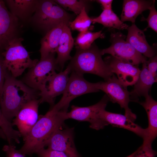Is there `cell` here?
Instances as JSON below:
<instances>
[{"instance_id": "obj_1", "label": "cell", "mask_w": 157, "mask_h": 157, "mask_svg": "<svg viewBox=\"0 0 157 157\" xmlns=\"http://www.w3.org/2000/svg\"><path fill=\"white\" fill-rule=\"evenodd\" d=\"M63 112H55L51 108L38 119L26 137L24 143L19 150L25 155H31L44 148L46 144L53 133L61 127L66 120Z\"/></svg>"}, {"instance_id": "obj_2", "label": "cell", "mask_w": 157, "mask_h": 157, "mask_svg": "<svg viewBox=\"0 0 157 157\" xmlns=\"http://www.w3.org/2000/svg\"><path fill=\"white\" fill-rule=\"evenodd\" d=\"M37 91L12 76L7 70L0 96L1 108L4 117L10 122L26 103L37 99Z\"/></svg>"}, {"instance_id": "obj_3", "label": "cell", "mask_w": 157, "mask_h": 157, "mask_svg": "<svg viewBox=\"0 0 157 157\" xmlns=\"http://www.w3.org/2000/svg\"><path fill=\"white\" fill-rule=\"evenodd\" d=\"M101 56L100 50L94 43L88 49L77 48L76 53L68 65L71 72L83 75L85 73L94 74L106 81L114 74Z\"/></svg>"}, {"instance_id": "obj_4", "label": "cell", "mask_w": 157, "mask_h": 157, "mask_svg": "<svg viewBox=\"0 0 157 157\" xmlns=\"http://www.w3.org/2000/svg\"><path fill=\"white\" fill-rule=\"evenodd\" d=\"M33 23L46 33L62 23L68 26L71 15L54 0H39L31 18Z\"/></svg>"}, {"instance_id": "obj_5", "label": "cell", "mask_w": 157, "mask_h": 157, "mask_svg": "<svg viewBox=\"0 0 157 157\" xmlns=\"http://www.w3.org/2000/svg\"><path fill=\"white\" fill-rule=\"evenodd\" d=\"M23 40L19 37L14 39L1 53L7 70L15 78L21 75L26 69L33 67L39 61L30 58L22 44Z\"/></svg>"}, {"instance_id": "obj_6", "label": "cell", "mask_w": 157, "mask_h": 157, "mask_svg": "<svg viewBox=\"0 0 157 157\" xmlns=\"http://www.w3.org/2000/svg\"><path fill=\"white\" fill-rule=\"evenodd\" d=\"M99 82H89L85 79L83 75L71 72L62 98L50 108L55 112H67L69 104L72 100L85 94L99 91Z\"/></svg>"}, {"instance_id": "obj_7", "label": "cell", "mask_w": 157, "mask_h": 157, "mask_svg": "<svg viewBox=\"0 0 157 157\" xmlns=\"http://www.w3.org/2000/svg\"><path fill=\"white\" fill-rule=\"evenodd\" d=\"M126 37L120 32H112L110 40L111 44L108 48L100 50L102 56L109 54L117 59L138 66L146 63L147 58L125 40Z\"/></svg>"}, {"instance_id": "obj_8", "label": "cell", "mask_w": 157, "mask_h": 157, "mask_svg": "<svg viewBox=\"0 0 157 157\" xmlns=\"http://www.w3.org/2000/svg\"><path fill=\"white\" fill-rule=\"evenodd\" d=\"M109 101L106 94L99 101L94 105L85 107L72 105L70 112H65V118L88 122L90 128L97 130L102 129L108 124L101 117L100 112L105 109Z\"/></svg>"}, {"instance_id": "obj_9", "label": "cell", "mask_w": 157, "mask_h": 157, "mask_svg": "<svg viewBox=\"0 0 157 157\" xmlns=\"http://www.w3.org/2000/svg\"><path fill=\"white\" fill-rule=\"evenodd\" d=\"M55 53H50L29 69L22 81L27 85L40 91L47 80L59 69L56 62Z\"/></svg>"}, {"instance_id": "obj_10", "label": "cell", "mask_w": 157, "mask_h": 157, "mask_svg": "<svg viewBox=\"0 0 157 157\" xmlns=\"http://www.w3.org/2000/svg\"><path fill=\"white\" fill-rule=\"evenodd\" d=\"M127 87L114 74L104 82H99L98 89L106 94L109 101L118 104L121 108H124L125 111L124 115L134 122L136 116L129 107V103L131 101L130 92L127 90Z\"/></svg>"}, {"instance_id": "obj_11", "label": "cell", "mask_w": 157, "mask_h": 157, "mask_svg": "<svg viewBox=\"0 0 157 157\" xmlns=\"http://www.w3.org/2000/svg\"><path fill=\"white\" fill-rule=\"evenodd\" d=\"M71 72V69L68 65L64 71L56 73L47 80L39 93L40 97V104L47 102L51 107L54 105L56 97L63 94L65 90Z\"/></svg>"}, {"instance_id": "obj_12", "label": "cell", "mask_w": 157, "mask_h": 157, "mask_svg": "<svg viewBox=\"0 0 157 157\" xmlns=\"http://www.w3.org/2000/svg\"><path fill=\"white\" fill-rule=\"evenodd\" d=\"M19 20L8 10L4 1L0 0V53L14 39L19 37Z\"/></svg>"}, {"instance_id": "obj_13", "label": "cell", "mask_w": 157, "mask_h": 157, "mask_svg": "<svg viewBox=\"0 0 157 157\" xmlns=\"http://www.w3.org/2000/svg\"><path fill=\"white\" fill-rule=\"evenodd\" d=\"M40 99H35L26 103L22 107L12 123L17 127L24 140L37 122L39 117L38 108Z\"/></svg>"}, {"instance_id": "obj_14", "label": "cell", "mask_w": 157, "mask_h": 157, "mask_svg": "<svg viewBox=\"0 0 157 157\" xmlns=\"http://www.w3.org/2000/svg\"><path fill=\"white\" fill-rule=\"evenodd\" d=\"M47 148L63 152L70 157H80L74 140V128L56 130L47 142Z\"/></svg>"}, {"instance_id": "obj_15", "label": "cell", "mask_w": 157, "mask_h": 157, "mask_svg": "<svg viewBox=\"0 0 157 157\" xmlns=\"http://www.w3.org/2000/svg\"><path fill=\"white\" fill-rule=\"evenodd\" d=\"M104 60L109 66L112 72L116 74L117 78L124 85L127 87L135 83L140 71L138 66L111 55L106 57Z\"/></svg>"}, {"instance_id": "obj_16", "label": "cell", "mask_w": 157, "mask_h": 157, "mask_svg": "<svg viewBox=\"0 0 157 157\" xmlns=\"http://www.w3.org/2000/svg\"><path fill=\"white\" fill-rule=\"evenodd\" d=\"M100 115L108 125L128 130L142 138L143 141L145 139L147 134L146 129L142 128L125 115L109 112L104 109L101 110Z\"/></svg>"}, {"instance_id": "obj_17", "label": "cell", "mask_w": 157, "mask_h": 157, "mask_svg": "<svg viewBox=\"0 0 157 157\" xmlns=\"http://www.w3.org/2000/svg\"><path fill=\"white\" fill-rule=\"evenodd\" d=\"M144 97V101L138 102L145 110L148 119L146 136L142 144L151 146L157 136V102L149 94Z\"/></svg>"}, {"instance_id": "obj_18", "label": "cell", "mask_w": 157, "mask_h": 157, "mask_svg": "<svg viewBox=\"0 0 157 157\" xmlns=\"http://www.w3.org/2000/svg\"><path fill=\"white\" fill-rule=\"evenodd\" d=\"M126 41L138 52L147 58L156 55V51L147 42L143 30L139 28L135 24H132L128 28Z\"/></svg>"}, {"instance_id": "obj_19", "label": "cell", "mask_w": 157, "mask_h": 157, "mask_svg": "<svg viewBox=\"0 0 157 157\" xmlns=\"http://www.w3.org/2000/svg\"><path fill=\"white\" fill-rule=\"evenodd\" d=\"M156 82L157 79L148 70L146 63H142L138 78L130 92L131 101L138 102V97L148 95L153 84Z\"/></svg>"}, {"instance_id": "obj_20", "label": "cell", "mask_w": 157, "mask_h": 157, "mask_svg": "<svg viewBox=\"0 0 157 157\" xmlns=\"http://www.w3.org/2000/svg\"><path fill=\"white\" fill-rule=\"evenodd\" d=\"M11 14L19 21H26L32 17L38 4V0L4 1Z\"/></svg>"}, {"instance_id": "obj_21", "label": "cell", "mask_w": 157, "mask_h": 157, "mask_svg": "<svg viewBox=\"0 0 157 157\" xmlns=\"http://www.w3.org/2000/svg\"><path fill=\"white\" fill-rule=\"evenodd\" d=\"M74 40L68 25L64 26L58 46L56 50L57 53L56 62L59 69L62 70L65 63L71 60L70 53L74 45Z\"/></svg>"}, {"instance_id": "obj_22", "label": "cell", "mask_w": 157, "mask_h": 157, "mask_svg": "<svg viewBox=\"0 0 157 157\" xmlns=\"http://www.w3.org/2000/svg\"><path fill=\"white\" fill-rule=\"evenodd\" d=\"M153 0H124L121 15L123 22L130 21L134 24L137 17L143 11L149 10Z\"/></svg>"}, {"instance_id": "obj_23", "label": "cell", "mask_w": 157, "mask_h": 157, "mask_svg": "<svg viewBox=\"0 0 157 157\" xmlns=\"http://www.w3.org/2000/svg\"><path fill=\"white\" fill-rule=\"evenodd\" d=\"M66 24L65 23L60 24L47 32L42 39L39 50L41 55L40 60L45 58L50 53H56V50Z\"/></svg>"}, {"instance_id": "obj_24", "label": "cell", "mask_w": 157, "mask_h": 157, "mask_svg": "<svg viewBox=\"0 0 157 157\" xmlns=\"http://www.w3.org/2000/svg\"><path fill=\"white\" fill-rule=\"evenodd\" d=\"M92 19L93 23H99L105 27L123 30L128 29L129 27L121 21L112 10H103L99 16Z\"/></svg>"}, {"instance_id": "obj_25", "label": "cell", "mask_w": 157, "mask_h": 157, "mask_svg": "<svg viewBox=\"0 0 157 157\" xmlns=\"http://www.w3.org/2000/svg\"><path fill=\"white\" fill-rule=\"evenodd\" d=\"M101 31L93 32L88 31L80 32L77 35L75 42L76 48L81 49L89 48L94 41L99 38H103Z\"/></svg>"}, {"instance_id": "obj_26", "label": "cell", "mask_w": 157, "mask_h": 157, "mask_svg": "<svg viewBox=\"0 0 157 157\" xmlns=\"http://www.w3.org/2000/svg\"><path fill=\"white\" fill-rule=\"evenodd\" d=\"M13 126L10 122L7 120L3 115L0 103V127L5 134L9 144H11L13 141L18 143L21 137L19 132L14 129Z\"/></svg>"}, {"instance_id": "obj_27", "label": "cell", "mask_w": 157, "mask_h": 157, "mask_svg": "<svg viewBox=\"0 0 157 157\" xmlns=\"http://www.w3.org/2000/svg\"><path fill=\"white\" fill-rule=\"evenodd\" d=\"M92 22V19L87 15L86 9L84 8L76 18L69 24V26L73 30L80 32L88 31Z\"/></svg>"}, {"instance_id": "obj_28", "label": "cell", "mask_w": 157, "mask_h": 157, "mask_svg": "<svg viewBox=\"0 0 157 157\" xmlns=\"http://www.w3.org/2000/svg\"><path fill=\"white\" fill-rule=\"evenodd\" d=\"M58 4L64 9L69 10L78 15L84 8L86 9L88 1L83 0H55Z\"/></svg>"}, {"instance_id": "obj_29", "label": "cell", "mask_w": 157, "mask_h": 157, "mask_svg": "<svg viewBox=\"0 0 157 157\" xmlns=\"http://www.w3.org/2000/svg\"><path fill=\"white\" fill-rule=\"evenodd\" d=\"M155 0H153L152 5L149 10V13L147 18L144 17L141 18V21H146L148 22V26L143 31L146 30L148 28H151L156 32H157V12L155 7Z\"/></svg>"}, {"instance_id": "obj_30", "label": "cell", "mask_w": 157, "mask_h": 157, "mask_svg": "<svg viewBox=\"0 0 157 157\" xmlns=\"http://www.w3.org/2000/svg\"><path fill=\"white\" fill-rule=\"evenodd\" d=\"M157 152L152 146L142 144L134 152L126 157H155Z\"/></svg>"}, {"instance_id": "obj_31", "label": "cell", "mask_w": 157, "mask_h": 157, "mask_svg": "<svg viewBox=\"0 0 157 157\" xmlns=\"http://www.w3.org/2000/svg\"><path fill=\"white\" fill-rule=\"evenodd\" d=\"M36 154L38 157H70L63 152L48 148H42Z\"/></svg>"}, {"instance_id": "obj_32", "label": "cell", "mask_w": 157, "mask_h": 157, "mask_svg": "<svg viewBox=\"0 0 157 157\" xmlns=\"http://www.w3.org/2000/svg\"><path fill=\"white\" fill-rule=\"evenodd\" d=\"M2 149L6 153L7 157H25L26 156L17 150L16 147L12 144L4 145Z\"/></svg>"}, {"instance_id": "obj_33", "label": "cell", "mask_w": 157, "mask_h": 157, "mask_svg": "<svg viewBox=\"0 0 157 157\" xmlns=\"http://www.w3.org/2000/svg\"><path fill=\"white\" fill-rule=\"evenodd\" d=\"M149 71L157 79V56L156 55L149 58L146 62Z\"/></svg>"}, {"instance_id": "obj_34", "label": "cell", "mask_w": 157, "mask_h": 157, "mask_svg": "<svg viewBox=\"0 0 157 157\" xmlns=\"http://www.w3.org/2000/svg\"><path fill=\"white\" fill-rule=\"evenodd\" d=\"M7 72L3 57L1 53H0V96L4 84Z\"/></svg>"}, {"instance_id": "obj_35", "label": "cell", "mask_w": 157, "mask_h": 157, "mask_svg": "<svg viewBox=\"0 0 157 157\" xmlns=\"http://www.w3.org/2000/svg\"><path fill=\"white\" fill-rule=\"evenodd\" d=\"M96 1L101 4L103 8V10H112V5L113 0H96Z\"/></svg>"}, {"instance_id": "obj_36", "label": "cell", "mask_w": 157, "mask_h": 157, "mask_svg": "<svg viewBox=\"0 0 157 157\" xmlns=\"http://www.w3.org/2000/svg\"><path fill=\"white\" fill-rule=\"evenodd\" d=\"M0 138L7 140L6 137L3 131L0 127Z\"/></svg>"}]
</instances>
